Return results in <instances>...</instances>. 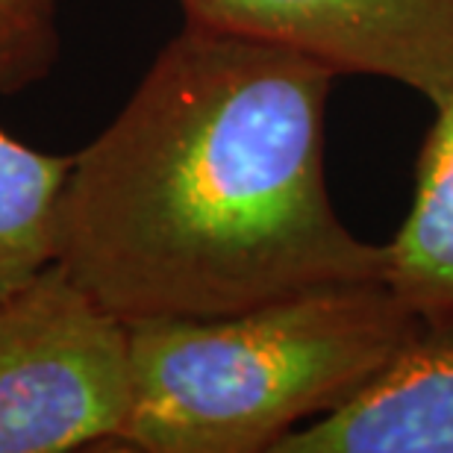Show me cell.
I'll return each mask as SVG.
<instances>
[{"instance_id": "obj_1", "label": "cell", "mask_w": 453, "mask_h": 453, "mask_svg": "<svg viewBox=\"0 0 453 453\" xmlns=\"http://www.w3.org/2000/svg\"><path fill=\"white\" fill-rule=\"evenodd\" d=\"M336 71L183 24L130 101L71 157L57 259L124 324L219 319L383 280L324 174Z\"/></svg>"}, {"instance_id": "obj_2", "label": "cell", "mask_w": 453, "mask_h": 453, "mask_svg": "<svg viewBox=\"0 0 453 453\" xmlns=\"http://www.w3.org/2000/svg\"><path fill=\"white\" fill-rule=\"evenodd\" d=\"M415 324L383 280L219 319L127 324L133 395L110 450L274 453L368 386Z\"/></svg>"}, {"instance_id": "obj_3", "label": "cell", "mask_w": 453, "mask_h": 453, "mask_svg": "<svg viewBox=\"0 0 453 453\" xmlns=\"http://www.w3.org/2000/svg\"><path fill=\"white\" fill-rule=\"evenodd\" d=\"M130 395L127 324L59 265L0 297V453L112 448Z\"/></svg>"}, {"instance_id": "obj_4", "label": "cell", "mask_w": 453, "mask_h": 453, "mask_svg": "<svg viewBox=\"0 0 453 453\" xmlns=\"http://www.w3.org/2000/svg\"><path fill=\"white\" fill-rule=\"evenodd\" d=\"M186 24L395 80L433 110L453 95V0H180Z\"/></svg>"}, {"instance_id": "obj_5", "label": "cell", "mask_w": 453, "mask_h": 453, "mask_svg": "<svg viewBox=\"0 0 453 453\" xmlns=\"http://www.w3.org/2000/svg\"><path fill=\"white\" fill-rule=\"evenodd\" d=\"M274 453H453V324L418 321L368 386Z\"/></svg>"}, {"instance_id": "obj_6", "label": "cell", "mask_w": 453, "mask_h": 453, "mask_svg": "<svg viewBox=\"0 0 453 453\" xmlns=\"http://www.w3.org/2000/svg\"><path fill=\"white\" fill-rule=\"evenodd\" d=\"M383 283L418 321L453 324V95L436 106L410 215L383 244Z\"/></svg>"}, {"instance_id": "obj_7", "label": "cell", "mask_w": 453, "mask_h": 453, "mask_svg": "<svg viewBox=\"0 0 453 453\" xmlns=\"http://www.w3.org/2000/svg\"><path fill=\"white\" fill-rule=\"evenodd\" d=\"M71 157L42 153L0 130V297L57 259V212Z\"/></svg>"}, {"instance_id": "obj_8", "label": "cell", "mask_w": 453, "mask_h": 453, "mask_svg": "<svg viewBox=\"0 0 453 453\" xmlns=\"http://www.w3.org/2000/svg\"><path fill=\"white\" fill-rule=\"evenodd\" d=\"M62 0H0V95L42 83L59 59Z\"/></svg>"}]
</instances>
